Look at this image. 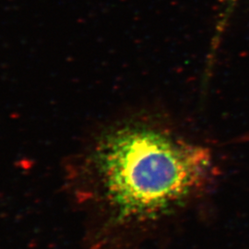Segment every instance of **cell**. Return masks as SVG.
Segmentation results:
<instances>
[{
  "label": "cell",
  "instance_id": "cell-1",
  "mask_svg": "<svg viewBox=\"0 0 249 249\" xmlns=\"http://www.w3.org/2000/svg\"><path fill=\"white\" fill-rule=\"evenodd\" d=\"M92 161L116 219L156 218L187 201L215 172L211 150L158 122L137 121L104 134Z\"/></svg>",
  "mask_w": 249,
  "mask_h": 249
},
{
  "label": "cell",
  "instance_id": "cell-2",
  "mask_svg": "<svg viewBox=\"0 0 249 249\" xmlns=\"http://www.w3.org/2000/svg\"><path fill=\"white\" fill-rule=\"evenodd\" d=\"M239 0H224L223 2V9L219 17V20L217 22L216 29L214 32V36L212 40L211 48L208 53V57L206 59V68H205V73L207 76H211L212 71L213 70L214 62L218 54V50L220 48V45L222 43V38L224 36L226 27L228 25L229 19L231 16L232 10L236 6L237 2Z\"/></svg>",
  "mask_w": 249,
  "mask_h": 249
}]
</instances>
